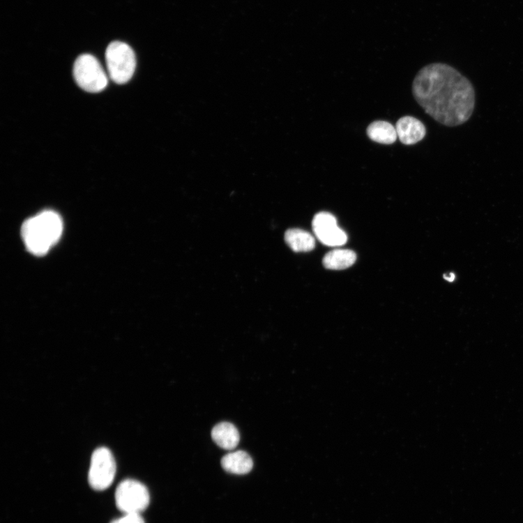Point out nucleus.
I'll return each mask as SVG.
<instances>
[{
  "label": "nucleus",
  "mask_w": 523,
  "mask_h": 523,
  "mask_svg": "<svg viewBox=\"0 0 523 523\" xmlns=\"http://www.w3.org/2000/svg\"><path fill=\"white\" fill-rule=\"evenodd\" d=\"M416 102L439 123H465L475 109L476 93L468 79L445 63H432L418 73L412 85Z\"/></svg>",
  "instance_id": "nucleus-1"
},
{
  "label": "nucleus",
  "mask_w": 523,
  "mask_h": 523,
  "mask_svg": "<svg viewBox=\"0 0 523 523\" xmlns=\"http://www.w3.org/2000/svg\"><path fill=\"white\" fill-rule=\"evenodd\" d=\"M63 228L61 217L54 211H44L29 218L22 228L26 249L34 255H45L60 239Z\"/></svg>",
  "instance_id": "nucleus-2"
},
{
  "label": "nucleus",
  "mask_w": 523,
  "mask_h": 523,
  "mask_svg": "<svg viewBox=\"0 0 523 523\" xmlns=\"http://www.w3.org/2000/svg\"><path fill=\"white\" fill-rule=\"evenodd\" d=\"M106 59L110 78L116 84H123L132 77L136 59L132 49L126 43H112L107 49Z\"/></svg>",
  "instance_id": "nucleus-3"
},
{
  "label": "nucleus",
  "mask_w": 523,
  "mask_h": 523,
  "mask_svg": "<svg viewBox=\"0 0 523 523\" xmlns=\"http://www.w3.org/2000/svg\"><path fill=\"white\" fill-rule=\"evenodd\" d=\"M118 510L124 514H141L150 503L148 488L141 482L128 479L121 482L115 493Z\"/></svg>",
  "instance_id": "nucleus-4"
},
{
  "label": "nucleus",
  "mask_w": 523,
  "mask_h": 523,
  "mask_svg": "<svg viewBox=\"0 0 523 523\" xmlns=\"http://www.w3.org/2000/svg\"><path fill=\"white\" fill-rule=\"evenodd\" d=\"M74 77L82 90L99 93L106 89L108 78L99 61L92 55L84 54L75 61Z\"/></svg>",
  "instance_id": "nucleus-5"
},
{
  "label": "nucleus",
  "mask_w": 523,
  "mask_h": 523,
  "mask_svg": "<svg viewBox=\"0 0 523 523\" xmlns=\"http://www.w3.org/2000/svg\"><path fill=\"white\" fill-rule=\"evenodd\" d=\"M116 465L112 453L107 448L96 449L92 455L89 471V484L93 490H107L114 482Z\"/></svg>",
  "instance_id": "nucleus-6"
},
{
  "label": "nucleus",
  "mask_w": 523,
  "mask_h": 523,
  "mask_svg": "<svg viewBox=\"0 0 523 523\" xmlns=\"http://www.w3.org/2000/svg\"><path fill=\"white\" fill-rule=\"evenodd\" d=\"M312 229L317 238L328 247H340L347 241V236L339 228L336 218L328 213H320L314 217Z\"/></svg>",
  "instance_id": "nucleus-7"
},
{
  "label": "nucleus",
  "mask_w": 523,
  "mask_h": 523,
  "mask_svg": "<svg viewBox=\"0 0 523 523\" xmlns=\"http://www.w3.org/2000/svg\"><path fill=\"white\" fill-rule=\"evenodd\" d=\"M395 130L400 142L407 146L421 142L426 135V128L423 122L410 116L398 119Z\"/></svg>",
  "instance_id": "nucleus-8"
},
{
  "label": "nucleus",
  "mask_w": 523,
  "mask_h": 523,
  "mask_svg": "<svg viewBox=\"0 0 523 523\" xmlns=\"http://www.w3.org/2000/svg\"><path fill=\"white\" fill-rule=\"evenodd\" d=\"M253 461L245 451L238 450L228 453L221 460L222 467L234 475H246L251 472L253 468Z\"/></svg>",
  "instance_id": "nucleus-9"
},
{
  "label": "nucleus",
  "mask_w": 523,
  "mask_h": 523,
  "mask_svg": "<svg viewBox=\"0 0 523 523\" xmlns=\"http://www.w3.org/2000/svg\"><path fill=\"white\" fill-rule=\"evenodd\" d=\"M212 438L215 444L225 450H233L240 441L237 428L229 423L217 425L212 431Z\"/></svg>",
  "instance_id": "nucleus-10"
},
{
  "label": "nucleus",
  "mask_w": 523,
  "mask_h": 523,
  "mask_svg": "<svg viewBox=\"0 0 523 523\" xmlns=\"http://www.w3.org/2000/svg\"><path fill=\"white\" fill-rule=\"evenodd\" d=\"M366 133L372 142L380 144H393L397 138L395 128L386 121H373L366 130Z\"/></svg>",
  "instance_id": "nucleus-11"
},
{
  "label": "nucleus",
  "mask_w": 523,
  "mask_h": 523,
  "mask_svg": "<svg viewBox=\"0 0 523 523\" xmlns=\"http://www.w3.org/2000/svg\"><path fill=\"white\" fill-rule=\"evenodd\" d=\"M356 258V254L352 250H335L325 255L323 264L327 269L340 271L352 266Z\"/></svg>",
  "instance_id": "nucleus-12"
},
{
  "label": "nucleus",
  "mask_w": 523,
  "mask_h": 523,
  "mask_svg": "<svg viewBox=\"0 0 523 523\" xmlns=\"http://www.w3.org/2000/svg\"><path fill=\"white\" fill-rule=\"evenodd\" d=\"M285 241L296 252H308L316 247V240L312 235L298 229L288 230L285 234Z\"/></svg>",
  "instance_id": "nucleus-13"
},
{
  "label": "nucleus",
  "mask_w": 523,
  "mask_h": 523,
  "mask_svg": "<svg viewBox=\"0 0 523 523\" xmlns=\"http://www.w3.org/2000/svg\"><path fill=\"white\" fill-rule=\"evenodd\" d=\"M111 523H145V521L141 514H124Z\"/></svg>",
  "instance_id": "nucleus-14"
},
{
  "label": "nucleus",
  "mask_w": 523,
  "mask_h": 523,
  "mask_svg": "<svg viewBox=\"0 0 523 523\" xmlns=\"http://www.w3.org/2000/svg\"><path fill=\"white\" fill-rule=\"evenodd\" d=\"M444 278L446 279V281H448L449 282H452L455 281V275L453 274V273H448V274L444 275Z\"/></svg>",
  "instance_id": "nucleus-15"
}]
</instances>
